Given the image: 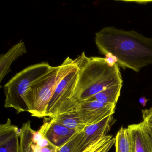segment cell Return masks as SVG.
I'll return each instance as SVG.
<instances>
[{"label":"cell","mask_w":152,"mask_h":152,"mask_svg":"<svg viewBox=\"0 0 152 152\" xmlns=\"http://www.w3.org/2000/svg\"><path fill=\"white\" fill-rule=\"evenodd\" d=\"M95 42L100 54L113 57L123 69L138 72L152 64V38L136 31L104 27L96 34Z\"/></svg>","instance_id":"obj_1"},{"label":"cell","mask_w":152,"mask_h":152,"mask_svg":"<svg viewBox=\"0 0 152 152\" xmlns=\"http://www.w3.org/2000/svg\"><path fill=\"white\" fill-rule=\"evenodd\" d=\"M74 60L78 71L76 94L80 102L108 87L123 84L119 66L110 64L106 58L89 57L83 52Z\"/></svg>","instance_id":"obj_2"},{"label":"cell","mask_w":152,"mask_h":152,"mask_svg":"<svg viewBox=\"0 0 152 152\" xmlns=\"http://www.w3.org/2000/svg\"><path fill=\"white\" fill-rule=\"evenodd\" d=\"M76 66L69 57L61 65L52 69L35 82L27 91L24 101L32 116L46 117L47 107L54 91L61 80Z\"/></svg>","instance_id":"obj_3"},{"label":"cell","mask_w":152,"mask_h":152,"mask_svg":"<svg viewBox=\"0 0 152 152\" xmlns=\"http://www.w3.org/2000/svg\"><path fill=\"white\" fill-rule=\"evenodd\" d=\"M53 66L48 63H39L32 65L17 74L4 87L5 107L14 108L17 113L28 112L24 97L31 87L48 73Z\"/></svg>","instance_id":"obj_4"},{"label":"cell","mask_w":152,"mask_h":152,"mask_svg":"<svg viewBox=\"0 0 152 152\" xmlns=\"http://www.w3.org/2000/svg\"><path fill=\"white\" fill-rule=\"evenodd\" d=\"M78 79V71L76 66L57 86L49 102L46 117L51 119L60 114L76 110L81 103L76 94Z\"/></svg>","instance_id":"obj_5"},{"label":"cell","mask_w":152,"mask_h":152,"mask_svg":"<svg viewBox=\"0 0 152 152\" xmlns=\"http://www.w3.org/2000/svg\"><path fill=\"white\" fill-rule=\"evenodd\" d=\"M116 105L104 104L96 100H86L80 103L76 109L87 125L95 124L113 115Z\"/></svg>","instance_id":"obj_6"},{"label":"cell","mask_w":152,"mask_h":152,"mask_svg":"<svg viewBox=\"0 0 152 152\" xmlns=\"http://www.w3.org/2000/svg\"><path fill=\"white\" fill-rule=\"evenodd\" d=\"M131 152H152V129L144 121L128 126Z\"/></svg>","instance_id":"obj_7"},{"label":"cell","mask_w":152,"mask_h":152,"mask_svg":"<svg viewBox=\"0 0 152 152\" xmlns=\"http://www.w3.org/2000/svg\"><path fill=\"white\" fill-rule=\"evenodd\" d=\"M20 129L8 119L0 125V152H19Z\"/></svg>","instance_id":"obj_8"},{"label":"cell","mask_w":152,"mask_h":152,"mask_svg":"<svg viewBox=\"0 0 152 152\" xmlns=\"http://www.w3.org/2000/svg\"><path fill=\"white\" fill-rule=\"evenodd\" d=\"M77 132L68 129L61 124L50 119L44 137L56 147L59 148L64 145Z\"/></svg>","instance_id":"obj_9"},{"label":"cell","mask_w":152,"mask_h":152,"mask_svg":"<svg viewBox=\"0 0 152 152\" xmlns=\"http://www.w3.org/2000/svg\"><path fill=\"white\" fill-rule=\"evenodd\" d=\"M83 136L77 142L73 152H108L115 143V137L112 135H107L96 141L83 139Z\"/></svg>","instance_id":"obj_10"},{"label":"cell","mask_w":152,"mask_h":152,"mask_svg":"<svg viewBox=\"0 0 152 152\" xmlns=\"http://www.w3.org/2000/svg\"><path fill=\"white\" fill-rule=\"evenodd\" d=\"M27 53L25 44L21 41L13 46L6 54L0 57V82L10 72L12 64L18 58Z\"/></svg>","instance_id":"obj_11"},{"label":"cell","mask_w":152,"mask_h":152,"mask_svg":"<svg viewBox=\"0 0 152 152\" xmlns=\"http://www.w3.org/2000/svg\"><path fill=\"white\" fill-rule=\"evenodd\" d=\"M51 119L77 132L83 130L88 126L82 120L76 110L60 114Z\"/></svg>","instance_id":"obj_12"},{"label":"cell","mask_w":152,"mask_h":152,"mask_svg":"<svg viewBox=\"0 0 152 152\" xmlns=\"http://www.w3.org/2000/svg\"><path fill=\"white\" fill-rule=\"evenodd\" d=\"M122 85L117 84L108 87L88 100H96L104 104L116 105Z\"/></svg>","instance_id":"obj_13"},{"label":"cell","mask_w":152,"mask_h":152,"mask_svg":"<svg viewBox=\"0 0 152 152\" xmlns=\"http://www.w3.org/2000/svg\"><path fill=\"white\" fill-rule=\"evenodd\" d=\"M35 132L32 129L30 121L23 124L20 129L19 152H33L31 145Z\"/></svg>","instance_id":"obj_14"},{"label":"cell","mask_w":152,"mask_h":152,"mask_svg":"<svg viewBox=\"0 0 152 152\" xmlns=\"http://www.w3.org/2000/svg\"><path fill=\"white\" fill-rule=\"evenodd\" d=\"M115 152H131L127 129L122 127L115 137Z\"/></svg>","instance_id":"obj_15"},{"label":"cell","mask_w":152,"mask_h":152,"mask_svg":"<svg viewBox=\"0 0 152 152\" xmlns=\"http://www.w3.org/2000/svg\"><path fill=\"white\" fill-rule=\"evenodd\" d=\"M84 133V130L75 133L64 145L58 148V152H73L75 148L81 137Z\"/></svg>","instance_id":"obj_16"},{"label":"cell","mask_w":152,"mask_h":152,"mask_svg":"<svg viewBox=\"0 0 152 152\" xmlns=\"http://www.w3.org/2000/svg\"><path fill=\"white\" fill-rule=\"evenodd\" d=\"M50 121H46L44 122L43 125L40 128L38 131H35L34 134L33 138V143L34 144H37L38 141L44 138V135L45 132L48 129Z\"/></svg>","instance_id":"obj_17"},{"label":"cell","mask_w":152,"mask_h":152,"mask_svg":"<svg viewBox=\"0 0 152 152\" xmlns=\"http://www.w3.org/2000/svg\"><path fill=\"white\" fill-rule=\"evenodd\" d=\"M142 115L143 121L152 128V107L149 109L142 110Z\"/></svg>","instance_id":"obj_18"},{"label":"cell","mask_w":152,"mask_h":152,"mask_svg":"<svg viewBox=\"0 0 152 152\" xmlns=\"http://www.w3.org/2000/svg\"><path fill=\"white\" fill-rule=\"evenodd\" d=\"M36 145L40 148L50 146L52 145L50 143L49 141L48 140V139L45 137L43 138V139L38 141Z\"/></svg>","instance_id":"obj_19"},{"label":"cell","mask_w":152,"mask_h":152,"mask_svg":"<svg viewBox=\"0 0 152 152\" xmlns=\"http://www.w3.org/2000/svg\"><path fill=\"white\" fill-rule=\"evenodd\" d=\"M55 148H56V147L51 145L50 146L41 148L40 152H52L53 149Z\"/></svg>","instance_id":"obj_20"},{"label":"cell","mask_w":152,"mask_h":152,"mask_svg":"<svg viewBox=\"0 0 152 152\" xmlns=\"http://www.w3.org/2000/svg\"><path fill=\"white\" fill-rule=\"evenodd\" d=\"M148 100V99H147L145 97H141L139 99L140 103L141 104V105L143 107H145L146 105Z\"/></svg>","instance_id":"obj_21"},{"label":"cell","mask_w":152,"mask_h":152,"mask_svg":"<svg viewBox=\"0 0 152 152\" xmlns=\"http://www.w3.org/2000/svg\"><path fill=\"white\" fill-rule=\"evenodd\" d=\"M31 148L33 152H40L41 148L36 144L33 143Z\"/></svg>","instance_id":"obj_22"},{"label":"cell","mask_w":152,"mask_h":152,"mask_svg":"<svg viewBox=\"0 0 152 152\" xmlns=\"http://www.w3.org/2000/svg\"><path fill=\"white\" fill-rule=\"evenodd\" d=\"M55 152H58V148H56V150H55Z\"/></svg>","instance_id":"obj_23"},{"label":"cell","mask_w":152,"mask_h":152,"mask_svg":"<svg viewBox=\"0 0 152 152\" xmlns=\"http://www.w3.org/2000/svg\"><path fill=\"white\" fill-rule=\"evenodd\" d=\"M56 148H58L56 147V148H54V149H53V151H52V152H55V150H56Z\"/></svg>","instance_id":"obj_24"},{"label":"cell","mask_w":152,"mask_h":152,"mask_svg":"<svg viewBox=\"0 0 152 152\" xmlns=\"http://www.w3.org/2000/svg\"><path fill=\"white\" fill-rule=\"evenodd\" d=\"M150 128H151V127H150ZM151 128V129H152V128Z\"/></svg>","instance_id":"obj_25"}]
</instances>
